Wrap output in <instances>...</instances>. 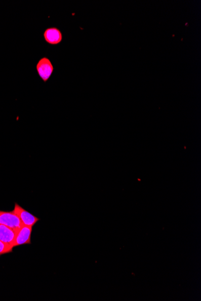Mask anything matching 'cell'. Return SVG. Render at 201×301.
Here are the masks:
<instances>
[{
    "label": "cell",
    "mask_w": 201,
    "mask_h": 301,
    "mask_svg": "<svg viewBox=\"0 0 201 301\" xmlns=\"http://www.w3.org/2000/svg\"><path fill=\"white\" fill-rule=\"evenodd\" d=\"M36 71L44 82L49 81L54 72V67L51 60L46 57L41 58L36 64Z\"/></svg>",
    "instance_id": "cell-1"
},
{
    "label": "cell",
    "mask_w": 201,
    "mask_h": 301,
    "mask_svg": "<svg viewBox=\"0 0 201 301\" xmlns=\"http://www.w3.org/2000/svg\"><path fill=\"white\" fill-rule=\"evenodd\" d=\"M0 224L7 226L17 232L23 226L20 219L13 211L6 212L0 210Z\"/></svg>",
    "instance_id": "cell-2"
},
{
    "label": "cell",
    "mask_w": 201,
    "mask_h": 301,
    "mask_svg": "<svg viewBox=\"0 0 201 301\" xmlns=\"http://www.w3.org/2000/svg\"><path fill=\"white\" fill-rule=\"evenodd\" d=\"M20 219L22 225L33 227L37 222H39L38 218L33 216L28 211L25 210L20 205L16 203L14 210H13Z\"/></svg>",
    "instance_id": "cell-3"
},
{
    "label": "cell",
    "mask_w": 201,
    "mask_h": 301,
    "mask_svg": "<svg viewBox=\"0 0 201 301\" xmlns=\"http://www.w3.org/2000/svg\"><path fill=\"white\" fill-rule=\"evenodd\" d=\"M33 227L23 226L18 230L16 236L14 247L25 244H31V236Z\"/></svg>",
    "instance_id": "cell-4"
},
{
    "label": "cell",
    "mask_w": 201,
    "mask_h": 301,
    "mask_svg": "<svg viewBox=\"0 0 201 301\" xmlns=\"http://www.w3.org/2000/svg\"><path fill=\"white\" fill-rule=\"evenodd\" d=\"M44 37L47 44L52 46H56L62 41V33L59 28L50 27L44 31Z\"/></svg>",
    "instance_id": "cell-5"
},
{
    "label": "cell",
    "mask_w": 201,
    "mask_h": 301,
    "mask_svg": "<svg viewBox=\"0 0 201 301\" xmlns=\"http://www.w3.org/2000/svg\"><path fill=\"white\" fill-rule=\"evenodd\" d=\"M17 232L9 227L0 224V241L8 243L14 247Z\"/></svg>",
    "instance_id": "cell-6"
},
{
    "label": "cell",
    "mask_w": 201,
    "mask_h": 301,
    "mask_svg": "<svg viewBox=\"0 0 201 301\" xmlns=\"http://www.w3.org/2000/svg\"><path fill=\"white\" fill-rule=\"evenodd\" d=\"M14 246L0 241V256L12 252Z\"/></svg>",
    "instance_id": "cell-7"
}]
</instances>
